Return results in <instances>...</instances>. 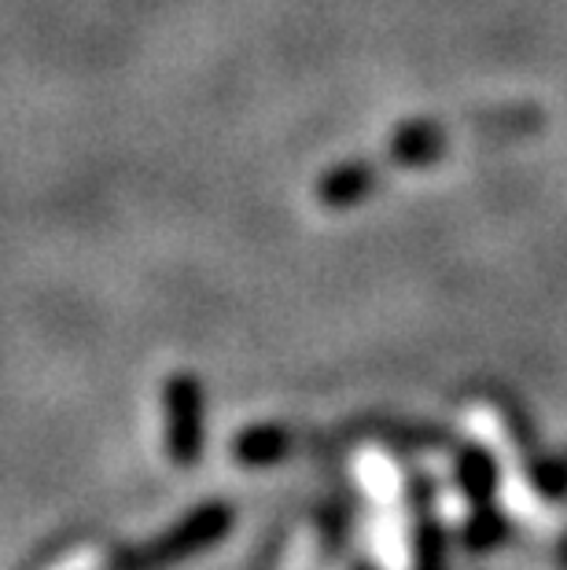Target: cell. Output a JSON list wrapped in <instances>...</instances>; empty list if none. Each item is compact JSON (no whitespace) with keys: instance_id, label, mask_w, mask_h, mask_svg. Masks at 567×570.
I'll return each mask as SVG.
<instances>
[{"instance_id":"obj_1","label":"cell","mask_w":567,"mask_h":570,"mask_svg":"<svg viewBox=\"0 0 567 570\" xmlns=\"http://www.w3.org/2000/svg\"><path fill=\"white\" fill-rule=\"evenodd\" d=\"M199 394L192 380H177L170 386V434H174V445L177 453H192V445H196V431H199Z\"/></svg>"}]
</instances>
